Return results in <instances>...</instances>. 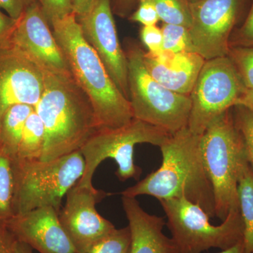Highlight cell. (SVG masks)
I'll use <instances>...</instances> for the list:
<instances>
[{
    "instance_id": "6da1fadb",
    "label": "cell",
    "mask_w": 253,
    "mask_h": 253,
    "mask_svg": "<svg viewBox=\"0 0 253 253\" xmlns=\"http://www.w3.org/2000/svg\"><path fill=\"white\" fill-rule=\"evenodd\" d=\"M201 138L188 126L171 134L160 146L161 167L122 191V196L147 195L159 201L185 197L201 206L210 217H215L212 184L201 158Z\"/></svg>"
},
{
    "instance_id": "7a4b0ae2",
    "label": "cell",
    "mask_w": 253,
    "mask_h": 253,
    "mask_svg": "<svg viewBox=\"0 0 253 253\" xmlns=\"http://www.w3.org/2000/svg\"><path fill=\"white\" fill-rule=\"evenodd\" d=\"M73 79L90 100L98 129L116 128L133 118L130 103L118 89L96 51L84 39L75 13L50 25Z\"/></svg>"
},
{
    "instance_id": "3957f363",
    "label": "cell",
    "mask_w": 253,
    "mask_h": 253,
    "mask_svg": "<svg viewBox=\"0 0 253 253\" xmlns=\"http://www.w3.org/2000/svg\"><path fill=\"white\" fill-rule=\"evenodd\" d=\"M44 89L35 110L45 129L41 161L81 151L98 126L90 100L72 76L44 71Z\"/></svg>"
},
{
    "instance_id": "277c9868",
    "label": "cell",
    "mask_w": 253,
    "mask_h": 253,
    "mask_svg": "<svg viewBox=\"0 0 253 253\" xmlns=\"http://www.w3.org/2000/svg\"><path fill=\"white\" fill-rule=\"evenodd\" d=\"M232 109L216 118L201 138V158L212 184L215 217L221 221L231 208L239 206L240 172L247 161L244 139Z\"/></svg>"
},
{
    "instance_id": "5b68a950",
    "label": "cell",
    "mask_w": 253,
    "mask_h": 253,
    "mask_svg": "<svg viewBox=\"0 0 253 253\" xmlns=\"http://www.w3.org/2000/svg\"><path fill=\"white\" fill-rule=\"evenodd\" d=\"M84 168L81 151L48 161L16 157L14 215L42 207L59 212L63 197L81 180Z\"/></svg>"
},
{
    "instance_id": "8992f818",
    "label": "cell",
    "mask_w": 253,
    "mask_h": 253,
    "mask_svg": "<svg viewBox=\"0 0 253 253\" xmlns=\"http://www.w3.org/2000/svg\"><path fill=\"white\" fill-rule=\"evenodd\" d=\"M125 52L133 118L170 134L187 126L191 107L189 96L169 90L152 78L145 67L144 51L140 46L129 43Z\"/></svg>"
},
{
    "instance_id": "52a82bcc",
    "label": "cell",
    "mask_w": 253,
    "mask_h": 253,
    "mask_svg": "<svg viewBox=\"0 0 253 253\" xmlns=\"http://www.w3.org/2000/svg\"><path fill=\"white\" fill-rule=\"evenodd\" d=\"M166 213L178 253H201L211 249H229L242 241L244 224L239 206L231 208L219 226L199 205L185 197L160 201Z\"/></svg>"
},
{
    "instance_id": "ba28073f",
    "label": "cell",
    "mask_w": 253,
    "mask_h": 253,
    "mask_svg": "<svg viewBox=\"0 0 253 253\" xmlns=\"http://www.w3.org/2000/svg\"><path fill=\"white\" fill-rule=\"evenodd\" d=\"M171 134L158 126L133 118L130 122L116 128L97 129L86 141L81 151L85 163L84 172L77 185L92 187V178L104 160L113 159L118 166L119 180L133 178L139 180L141 169L134 161V149L138 144L161 146Z\"/></svg>"
},
{
    "instance_id": "9c48e42d",
    "label": "cell",
    "mask_w": 253,
    "mask_h": 253,
    "mask_svg": "<svg viewBox=\"0 0 253 253\" xmlns=\"http://www.w3.org/2000/svg\"><path fill=\"white\" fill-rule=\"evenodd\" d=\"M246 90L229 56L206 61L189 95V130L202 135L216 118L237 106Z\"/></svg>"
},
{
    "instance_id": "30bf717a",
    "label": "cell",
    "mask_w": 253,
    "mask_h": 253,
    "mask_svg": "<svg viewBox=\"0 0 253 253\" xmlns=\"http://www.w3.org/2000/svg\"><path fill=\"white\" fill-rule=\"evenodd\" d=\"M76 17L84 39L118 89L129 100L127 59L118 39L111 0H95L85 14Z\"/></svg>"
},
{
    "instance_id": "8fae6325",
    "label": "cell",
    "mask_w": 253,
    "mask_h": 253,
    "mask_svg": "<svg viewBox=\"0 0 253 253\" xmlns=\"http://www.w3.org/2000/svg\"><path fill=\"white\" fill-rule=\"evenodd\" d=\"M243 0H199L191 3L189 28L195 51L206 61L227 56Z\"/></svg>"
},
{
    "instance_id": "7c38bea8",
    "label": "cell",
    "mask_w": 253,
    "mask_h": 253,
    "mask_svg": "<svg viewBox=\"0 0 253 253\" xmlns=\"http://www.w3.org/2000/svg\"><path fill=\"white\" fill-rule=\"evenodd\" d=\"M110 194L76 184L66 194L59 220L76 253L85 252L116 229L96 211V205Z\"/></svg>"
},
{
    "instance_id": "4fadbf2b",
    "label": "cell",
    "mask_w": 253,
    "mask_h": 253,
    "mask_svg": "<svg viewBox=\"0 0 253 253\" xmlns=\"http://www.w3.org/2000/svg\"><path fill=\"white\" fill-rule=\"evenodd\" d=\"M39 1L31 4L17 20L11 46L41 69L72 76Z\"/></svg>"
},
{
    "instance_id": "5bb4252c",
    "label": "cell",
    "mask_w": 253,
    "mask_h": 253,
    "mask_svg": "<svg viewBox=\"0 0 253 253\" xmlns=\"http://www.w3.org/2000/svg\"><path fill=\"white\" fill-rule=\"evenodd\" d=\"M44 89L43 70L14 47L0 51V123L11 106H36Z\"/></svg>"
},
{
    "instance_id": "9a60e30c",
    "label": "cell",
    "mask_w": 253,
    "mask_h": 253,
    "mask_svg": "<svg viewBox=\"0 0 253 253\" xmlns=\"http://www.w3.org/2000/svg\"><path fill=\"white\" fill-rule=\"evenodd\" d=\"M52 207L37 208L13 216L6 226L17 241L40 253H76Z\"/></svg>"
},
{
    "instance_id": "2e32d148",
    "label": "cell",
    "mask_w": 253,
    "mask_h": 253,
    "mask_svg": "<svg viewBox=\"0 0 253 253\" xmlns=\"http://www.w3.org/2000/svg\"><path fill=\"white\" fill-rule=\"evenodd\" d=\"M143 61L148 72L160 84L177 94L189 96L206 60L196 52L163 50L158 54L144 51Z\"/></svg>"
},
{
    "instance_id": "e0dca14e",
    "label": "cell",
    "mask_w": 253,
    "mask_h": 253,
    "mask_svg": "<svg viewBox=\"0 0 253 253\" xmlns=\"http://www.w3.org/2000/svg\"><path fill=\"white\" fill-rule=\"evenodd\" d=\"M130 230V253H178L172 238L163 233V218L146 212L136 198L122 196Z\"/></svg>"
},
{
    "instance_id": "ac0fdd59",
    "label": "cell",
    "mask_w": 253,
    "mask_h": 253,
    "mask_svg": "<svg viewBox=\"0 0 253 253\" xmlns=\"http://www.w3.org/2000/svg\"><path fill=\"white\" fill-rule=\"evenodd\" d=\"M35 110L28 104H17L9 108L0 123V144L16 157L26 120Z\"/></svg>"
},
{
    "instance_id": "d6986e66",
    "label": "cell",
    "mask_w": 253,
    "mask_h": 253,
    "mask_svg": "<svg viewBox=\"0 0 253 253\" xmlns=\"http://www.w3.org/2000/svg\"><path fill=\"white\" fill-rule=\"evenodd\" d=\"M238 198L244 224L243 241L247 253H253V170L248 161L240 172Z\"/></svg>"
},
{
    "instance_id": "ffe728a7",
    "label": "cell",
    "mask_w": 253,
    "mask_h": 253,
    "mask_svg": "<svg viewBox=\"0 0 253 253\" xmlns=\"http://www.w3.org/2000/svg\"><path fill=\"white\" fill-rule=\"evenodd\" d=\"M15 158L0 144V221L4 224L14 215Z\"/></svg>"
},
{
    "instance_id": "44dd1931",
    "label": "cell",
    "mask_w": 253,
    "mask_h": 253,
    "mask_svg": "<svg viewBox=\"0 0 253 253\" xmlns=\"http://www.w3.org/2000/svg\"><path fill=\"white\" fill-rule=\"evenodd\" d=\"M44 141V126L36 110H34L26 120L16 158L41 160Z\"/></svg>"
},
{
    "instance_id": "7402d4cb",
    "label": "cell",
    "mask_w": 253,
    "mask_h": 253,
    "mask_svg": "<svg viewBox=\"0 0 253 253\" xmlns=\"http://www.w3.org/2000/svg\"><path fill=\"white\" fill-rule=\"evenodd\" d=\"M160 21L166 24L180 25L190 28L191 23L189 0H151Z\"/></svg>"
},
{
    "instance_id": "603a6c76",
    "label": "cell",
    "mask_w": 253,
    "mask_h": 253,
    "mask_svg": "<svg viewBox=\"0 0 253 253\" xmlns=\"http://www.w3.org/2000/svg\"><path fill=\"white\" fill-rule=\"evenodd\" d=\"M163 50L174 53L196 52L189 28L180 25L163 23Z\"/></svg>"
},
{
    "instance_id": "cb8c5ba5",
    "label": "cell",
    "mask_w": 253,
    "mask_h": 253,
    "mask_svg": "<svg viewBox=\"0 0 253 253\" xmlns=\"http://www.w3.org/2000/svg\"><path fill=\"white\" fill-rule=\"evenodd\" d=\"M131 234L129 226L115 229L112 233L81 253H130Z\"/></svg>"
},
{
    "instance_id": "d4e9b609",
    "label": "cell",
    "mask_w": 253,
    "mask_h": 253,
    "mask_svg": "<svg viewBox=\"0 0 253 253\" xmlns=\"http://www.w3.org/2000/svg\"><path fill=\"white\" fill-rule=\"evenodd\" d=\"M227 56L235 66L246 89H253V47L231 46Z\"/></svg>"
},
{
    "instance_id": "484cf974",
    "label": "cell",
    "mask_w": 253,
    "mask_h": 253,
    "mask_svg": "<svg viewBox=\"0 0 253 253\" xmlns=\"http://www.w3.org/2000/svg\"><path fill=\"white\" fill-rule=\"evenodd\" d=\"M233 109L236 126L244 139L246 158L253 170V113L242 106Z\"/></svg>"
},
{
    "instance_id": "4316f807",
    "label": "cell",
    "mask_w": 253,
    "mask_h": 253,
    "mask_svg": "<svg viewBox=\"0 0 253 253\" xmlns=\"http://www.w3.org/2000/svg\"><path fill=\"white\" fill-rule=\"evenodd\" d=\"M49 25L55 20L74 13L71 0H38Z\"/></svg>"
},
{
    "instance_id": "83f0119b",
    "label": "cell",
    "mask_w": 253,
    "mask_h": 253,
    "mask_svg": "<svg viewBox=\"0 0 253 253\" xmlns=\"http://www.w3.org/2000/svg\"><path fill=\"white\" fill-rule=\"evenodd\" d=\"M139 6L129 17L134 22L142 24L143 26H156L160 21L159 16L151 0H136Z\"/></svg>"
},
{
    "instance_id": "f1b7e54d",
    "label": "cell",
    "mask_w": 253,
    "mask_h": 253,
    "mask_svg": "<svg viewBox=\"0 0 253 253\" xmlns=\"http://www.w3.org/2000/svg\"><path fill=\"white\" fill-rule=\"evenodd\" d=\"M141 41L148 53L158 54L163 51V36L161 28L156 26H143L140 31Z\"/></svg>"
},
{
    "instance_id": "f546056e",
    "label": "cell",
    "mask_w": 253,
    "mask_h": 253,
    "mask_svg": "<svg viewBox=\"0 0 253 253\" xmlns=\"http://www.w3.org/2000/svg\"><path fill=\"white\" fill-rule=\"evenodd\" d=\"M230 47L231 46H244V47H253V3L249 16L240 28L234 33L233 38H230Z\"/></svg>"
},
{
    "instance_id": "4dcf8cb0",
    "label": "cell",
    "mask_w": 253,
    "mask_h": 253,
    "mask_svg": "<svg viewBox=\"0 0 253 253\" xmlns=\"http://www.w3.org/2000/svg\"><path fill=\"white\" fill-rule=\"evenodd\" d=\"M17 20L0 9V51L11 47V41Z\"/></svg>"
},
{
    "instance_id": "1f68e13d",
    "label": "cell",
    "mask_w": 253,
    "mask_h": 253,
    "mask_svg": "<svg viewBox=\"0 0 253 253\" xmlns=\"http://www.w3.org/2000/svg\"><path fill=\"white\" fill-rule=\"evenodd\" d=\"M38 0H0V9L10 17L19 19L26 9Z\"/></svg>"
},
{
    "instance_id": "d6a6232c",
    "label": "cell",
    "mask_w": 253,
    "mask_h": 253,
    "mask_svg": "<svg viewBox=\"0 0 253 253\" xmlns=\"http://www.w3.org/2000/svg\"><path fill=\"white\" fill-rule=\"evenodd\" d=\"M16 241L6 224L0 221V253H11Z\"/></svg>"
},
{
    "instance_id": "836d02e7",
    "label": "cell",
    "mask_w": 253,
    "mask_h": 253,
    "mask_svg": "<svg viewBox=\"0 0 253 253\" xmlns=\"http://www.w3.org/2000/svg\"><path fill=\"white\" fill-rule=\"evenodd\" d=\"M136 0H111L113 11L125 17L130 12Z\"/></svg>"
},
{
    "instance_id": "e575fe53",
    "label": "cell",
    "mask_w": 253,
    "mask_h": 253,
    "mask_svg": "<svg viewBox=\"0 0 253 253\" xmlns=\"http://www.w3.org/2000/svg\"><path fill=\"white\" fill-rule=\"evenodd\" d=\"M95 0H71L73 11L76 16H81L85 14L92 5Z\"/></svg>"
},
{
    "instance_id": "d590c367",
    "label": "cell",
    "mask_w": 253,
    "mask_h": 253,
    "mask_svg": "<svg viewBox=\"0 0 253 253\" xmlns=\"http://www.w3.org/2000/svg\"><path fill=\"white\" fill-rule=\"evenodd\" d=\"M237 106H242L253 113V89H247Z\"/></svg>"
},
{
    "instance_id": "8d00e7d4",
    "label": "cell",
    "mask_w": 253,
    "mask_h": 253,
    "mask_svg": "<svg viewBox=\"0 0 253 253\" xmlns=\"http://www.w3.org/2000/svg\"><path fill=\"white\" fill-rule=\"evenodd\" d=\"M217 253H248L246 251V248H245L244 241H241L229 249L223 250L221 252Z\"/></svg>"
},
{
    "instance_id": "74e56055",
    "label": "cell",
    "mask_w": 253,
    "mask_h": 253,
    "mask_svg": "<svg viewBox=\"0 0 253 253\" xmlns=\"http://www.w3.org/2000/svg\"><path fill=\"white\" fill-rule=\"evenodd\" d=\"M11 253H33V249L28 245L23 244L20 241H16L14 249Z\"/></svg>"
},
{
    "instance_id": "f35d334b",
    "label": "cell",
    "mask_w": 253,
    "mask_h": 253,
    "mask_svg": "<svg viewBox=\"0 0 253 253\" xmlns=\"http://www.w3.org/2000/svg\"><path fill=\"white\" fill-rule=\"evenodd\" d=\"M199 1V0H189L190 2H196V1Z\"/></svg>"
}]
</instances>
